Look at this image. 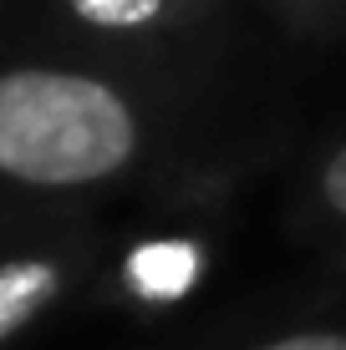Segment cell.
<instances>
[{"instance_id":"obj_2","label":"cell","mask_w":346,"mask_h":350,"mask_svg":"<svg viewBox=\"0 0 346 350\" xmlns=\"http://www.w3.org/2000/svg\"><path fill=\"white\" fill-rule=\"evenodd\" d=\"M56 289H62V269L51 259H5L0 264V340H10L26 320L41 315Z\"/></svg>"},{"instance_id":"obj_3","label":"cell","mask_w":346,"mask_h":350,"mask_svg":"<svg viewBox=\"0 0 346 350\" xmlns=\"http://www.w3.org/2000/svg\"><path fill=\"white\" fill-rule=\"evenodd\" d=\"M66 5L92 31H148L163 21L169 0H66Z\"/></svg>"},{"instance_id":"obj_4","label":"cell","mask_w":346,"mask_h":350,"mask_svg":"<svg viewBox=\"0 0 346 350\" xmlns=\"http://www.w3.org/2000/svg\"><path fill=\"white\" fill-rule=\"evenodd\" d=\"M173 259H184V254H178V249H148L143 259H133L138 284L153 289V295H173V289L188 280V269H173Z\"/></svg>"},{"instance_id":"obj_6","label":"cell","mask_w":346,"mask_h":350,"mask_svg":"<svg viewBox=\"0 0 346 350\" xmlns=\"http://www.w3.org/2000/svg\"><path fill=\"white\" fill-rule=\"evenodd\" d=\"M260 350H346V335H326V330H311V335H285V340H270Z\"/></svg>"},{"instance_id":"obj_1","label":"cell","mask_w":346,"mask_h":350,"mask_svg":"<svg viewBox=\"0 0 346 350\" xmlns=\"http://www.w3.org/2000/svg\"><path fill=\"white\" fill-rule=\"evenodd\" d=\"M138 117L97 77L51 66L0 71V173L31 188H82L123 173Z\"/></svg>"},{"instance_id":"obj_5","label":"cell","mask_w":346,"mask_h":350,"mask_svg":"<svg viewBox=\"0 0 346 350\" xmlns=\"http://www.w3.org/2000/svg\"><path fill=\"white\" fill-rule=\"evenodd\" d=\"M321 198L331 203V208L346 219V148L331 152V163H326V173H321Z\"/></svg>"}]
</instances>
